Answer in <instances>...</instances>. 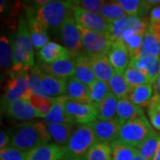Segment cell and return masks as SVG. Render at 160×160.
<instances>
[{
  "instance_id": "1",
  "label": "cell",
  "mask_w": 160,
  "mask_h": 160,
  "mask_svg": "<svg viewBox=\"0 0 160 160\" xmlns=\"http://www.w3.org/2000/svg\"><path fill=\"white\" fill-rule=\"evenodd\" d=\"M10 146L24 152L47 143L52 138L46 122H27L15 126L9 132Z\"/></svg>"
},
{
  "instance_id": "2",
  "label": "cell",
  "mask_w": 160,
  "mask_h": 160,
  "mask_svg": "<svg viewBox=\"0 0 160 160\" xmlns=\"http://www.w3.org/2000/svg\"><path fill=\"white\" fill-rule=\"evenodd\" d=\"M33 47L27 20L22 15L18 20L17 31L12 40L13 59L11 69L29 70L35 67Z\"/></svg>"
},
{
  "instance_id": "3",
  "label": "cell",
  "mask_w": 160,
  "mask_h": 160,
  "mask_svg": "<svg viewBox=\"0 0 160 160\" xmlns=\"http://www.w3.org/2000/svg\"><path fill=\"white\" fill-rule=\"evenodd\" d=\"M31 11L46 29L53 31L60 30L66 18L73 11L72 1H49L44 6L30 7Z\"/></svg>"
},
{
  "instance_id": "4",
  "label": "cell",
  "mask_w": 160,
  "mask_h": 160,
  "mask_svg": "<svg viewBox=\"0 0 160 160\" xmlns=\"http://www.w3.org/2000/svg\"><path fill=\"white\" fill-rule=\"evenodd\" d=\"M91 125H78L76 127L64 149V158L84 160L87 152L97 143Z\"/></svg>"
},
{
  "instance_id": "5",
  "label": "cell",
  "mask_w": 160,
  "mask_h": 160,
  "mask_svg": "<svg viewBox=\"0 0 160 160\" xmlns=\"http://www.w3.org/2000/svg\"><path fill=\"white\" fill-rule=\"evenodd\" d=\"M32 96L29 86V70H13L8 72L4 94L1 100L2 110L12 102L19 99L29 100Z\"/></svg>"
},
{
  "instance_id": "6",
  "label": "cell",
  "mask_w": 160,
  "mask_h": 160,
  "mask_svg": "<svg viewBox=\"0 0 160 160\" xmlns=\"http://www.w3.org/2000/svg\"><path fill=\"white\" fill-rule=\"evenodd\" d=\"M152 131V126L147 118L142 116L123 124L120 127L117 140L132 147L138 148Z\"/></svg>"
},
{
  "instance_id": "7",
  "label": "cell",
  "mask_w": 160,
  "mask_h": 160,
  "mask_svg": "<svg viewBox=\"0 0 160 160\" xmlns=\"http://www.w3.org/2000/svg\"><path fill=\"white\" fill-rule=\"evenodd\" d=\"M79 27L82 35L83 49L90 56L107 55L109 53L113 41L107 33H97Z\"/></svg>"
},
{
  "instance_id": "8",
  "label": "cell",
  "mask_w": 160,
  "mask_h": 160,
  "mask_svg": "<svg viewBox=\"0 0 160 160\" xmlns=\"http://www.w3.org/2000/svg\"><path fill=\"white\" fill-rule=\"evenodd\" d=\"M149 22L145 18L126 15L119 20L109 22V28L108 35L113 42L119 41L122 37L127 32H136L142 33L148 29Z\"/></svg>"
},
{
  "instance_id": "9",
  "label": "cell",
  "mask_w": 160,
  "mask_h": 160,
  "mask_svg": "<svg viewBox=\"0 0 160 160\" xmlns=\"http://www.w3.org/2000/svg\"><path fill=\"white\" fill-rule=\"evenodd\" d=\"M60 33L64 46L73 54L74 57L81 53V50L83 49L82 35L79 27L75 20L73 12H71L66 18L60 29Z\"/></svg>"
},
{
  "instance_id": "10",
  "label": "cell",
  "mask_w": 160,
  "mask_h": 160,
  "mask_svg": "<svg viewBox=\"0 0 160 160\" xmlns=\"http://www.w3.org/2000/svg\"><path fill=\"white\" fill-rule=\"evenodd\" d=\"M65 110L75 123L89 125L98 118V109L91 103H83L69 100L65 102Z\"/></svg>"
},
{
  "instance_id": "11",
  "label": "cell",
  "mask_w": 160,
  "mask_h": 160,
  "mask_svg": "<svg viewBox=\"0 0 160 160\" xmlns=\"http://www.w3.org/2000/svg\"><path fill=\"white\" fill-rule=\"evenodd\" d=\"M72 12L78 26L92 32L108 34L109 22L100 13L91 12L78 7L74 8Z\"/></svg>"
},
{
  "instance_id": "12",
  "label": "cell",
  "mask_w": 160,
  "mask_h": 160,
  "mask_svg": "<svg viewBox=\"0 0 160 160\" xmlns=\"http://www.w3.org/2000/svg\"><path fill=\"white\" fill-rule=\"evenodd\" d=\"M98 142L111 143L117 141L122 126L118 118L111 120H94L90 124Z\"/></svg>"
},
{
  "instance_id": "13",
  "label": "cell",
  "mask_w": 160,
  "mask_h": 160,
  "mask_svg": "<svg viewBox=\"0 0 160 160\" xmlns=\"http://www.w3.org/2000/svg\"><path fill=\"white\" fill-rule=\"evenodd\" d=\"M25 17L28 22L29 35L35 49H42L49 43V36L46 27L35 17L29 6L25 7Z\"/></svg>"
},
{
  "instance_id": "14",
  "label": "cell",
  "mask_w": 160,
  "mask_h": 160,
  "mask_svg": "<svg viewBox=\"0 0 160 160\" xmlns=\"http://www.w3.org/2000/svg\"><path fill=\"white\" fill-rule=\"evenodd\" d=\"M38 66L46 74L61 79L68 80L74 76L75 58L63 59L48 64L40 63Z\"/></svg>"
},
{
  "instance_id": "15",
  "label": "cell",
  "mask_w": 160,
  "mask_h": 160,
  "mask_svg": "<svg viewBox=\"0 0 160 160\" xmlns=\"http://www.w3.org/2000/svg\"><path fill=\"white\" fill-rule=\"evenodd\" d=\"M3 111L12 118L20 121H28L38 118V113L29 100L25 99H19L12 102Z\"/></svg>"
},
{
  "instance_id": "16",
  "label": "cell",
  "mask_w": 160,
  "mask_h": 160,
  "mask_svg": "<svg viewBox=\"0 0 160 160\" xmlns=\"http://www.w3.org/2000/svg\"><path fill=\"white\" fill-rule=\"evenodd\" d=\"M108 57L115 71L120 74H124L131 63V55L121 41L113 43L108 53Z\"/></svg>"
},
{
  "instance_id": "17",
  "label": "cell",
  "mask_w": 160,
  "mask_h": 160,
  "mask_svg": "<svg viewBox=\"0 0 160 160\" xmlns=\"http://www.w3.org/2000/svg\"><path fill=\"white\" fill-rule=\"evenodd\" d=\"M75 78L87 86H91L96 80L92 69L91 57L86 52L79 53L75 57Z\"/></svg>"
},
{
  "instance_id": "18",
  "label": "cell",
  "mask_w": 160,
  "mask_h": 160,
  "mask_svg": "<svg viewBox=\"0 0 160 160\" xmlns=\"http://www.w3.org/2000/svg\"><path fill=\"white\" fill-rule=\"evenodd\" d=\"M38 56L41 63H52L63 60L75 58L73 54L64 46L54 42H49L46 46L38 52Z\"/></svg>"
},
{
  "instance_id": "19",
  "label": "cell",
  "mask_w": 160,
  "mask_h": 160,
  "mask_svg": "<svg viewBox=\"0 0 160 160\" xmlns=\"http://www.w3.org/2000/svg\"><path fill=\"white\" fill-rule=\"evenodd\" d=\"M64 149L55 143H47L27 152L26 160H62Z\"/></svg>"
},
{
  "instance_id": "20",
  "label": "cell",
  "mask_w": 160,
  "mask_h": 160,
  "mask_svg": "<svg viewBox=\"0 0 160 160\" xmlns=\"http://www.w3.org/2000/svg\"><path fill=\"white\" fill-rule=\"evenodd\" d=\"M66 84L67 80L54 78L43 70L41 71V88L46 97L55 99L66 95Z\"/></svg>"
},
{
  "instance_id": "21",
  "label": "cell",
  "mask_w": 160,
  "mask_h": 160,
  "mask_svg": "<svg viewBox=\"0 0 160 160\" xmlns=\"http://www.w3.org/2000/svg\"><path fill=\"white\" fill-rule=\"evenodd\" d=\"M68 96L63 95L61 97L55 98L54 102L49 113L44 118L46 124H65V125H74L73 119L67 114L65 110V102Z\"/></svg>"
},
{
  "instance_id": "22",
  "label": "cell",
  "mask_w": 160,
  "mask_h": 160,
  "mask_svg": "<svg viewBox=\"0 0 160 160\" xmlns=\"http://www.w3.org/2000/svg\"><path fill=\"white\" fill-rule=\"evenodd\" d=\"M90 57H91L92 69L95 76V78L100 81L108 83L117 73L112 65L109 62L108 54L90 56Z\"/></svg>"
},
{
  "instance_id": "23",
  "label": "cell",
  "mask_w": 160,
  "mask_h": 160,
  "mask_svg": "<svg viewBox=\"0 0 160 160\" xmlns=\"http://www.w3.org/2000/svg\"><path fill=\"white\" fill-rule=\"evenodd\" d=\"M130 65L149 76L156 82L160 74V59L155 56H142L132 59Z\"/></svg>"
},
{
  "instance_id": "24",
  "label": "cell",
  "mask_w": 160,
  "mask_h": 160,
  "mask_svg": "<svg viewBox=\"0 0 160 160\" xmlns=\"http://www.w3.org/2000/svg\"><path fill=\"white\" fill-rule=\"evenodd\" d=\"M144 116V110L142 107L135 105L130 102L127 98L118 100V109H117V118L121 124H125L131 120L136 119Z\"/></svg>"
},
{
  "instance_id": "25",
  "label": "cell",
  "mask_w": 160,
  "mask_h": 160,
  "mask_svg": "<svg viewBox=\"0 0 160 160\" xmlns=\"http://www.w3.org/2000/svg\"><path fill=\"white\" fill-rule=\"evenodd\" d=\"M66 95L69 100L83 103H90L89 86H87L74 77L67 80Z\"/></svg>"
},
{
  "instance_id": "26",
  "label": "cell",
  "mask_w": 160,
  "mask_h": 160,
  "mask_svg": "<svg viewBox=\"0 0 160 160\" xmlns=\"http://www.w3.org/2000/svg\"><path fill=\"white\" fill-rule=\"evenodd\" d=\"M118 4L127 15L143 18L153 6L149 0H118Z\"/></svg>"
},
{
  "instance_id": "27",
  "label": "cell",
  "mask_w": 160,
  "mask_h": 160,
  "mask_svg": "<svg viewBox=\"0 0 160 160\" xmlns=\"http://www.w3.org/2000/svg\"><path fill=\"white\" fill-rule=\"evenodd\" d=\"M154 94L155 90L153 85H144V86L132 88L127 99L140 107L142 106L148 107Z\"/></svg>"
},
{
  "instance_id": "28",
  "label": "cell",
  "mask_w": 160,
  "mask_h": 160,
  "mask_svg": "<svg viewBox=\"0 0 160 160\" xmlns=\"http://www.w3.org/2000/svg\"><path fill=\"white\" fill-rule=\"evenodd\" d=\"M46 126L52 140L55 144L62 148H64L67 145L69 138L73 132V126L65 124H46Z\"/></svg>"
},
{
  "instance_id": "29",
  "label": "cell",
  "mask_w": 160,
  "mask_h": 160,
  "mask_svg": "<svg viewBox=\"0 0 160 160\" xmlns=\"http://www.w3.org/2000/svg\"><path fill=\"white\" fill-rule=\"evenodd\" d=\"M160 145V133L152 131L137 148L138 153L145 160H152Z\"/></svg>"
},
{
  "instance_id": "30",
  "label": "cell",
  "mask_w": 160,
  "mask_h": 160,
  "mask_svg": "<svg viewBox=\"0 0 160 160\" xmlns=\"http://www.w3.org/2000/svg\"><path fill=\"white\" fill-rule=\"evenodd\" d=\"M118 103V99L111 92H109L98 109L97 119L111 120L116 118Z\"/></svg>"
},
{
  "instance_id": "31",
  "label": "cell",
  "mask_w": 160,
  "mask_h": 160,
  "mask_svg": "<svg viewBox=\"0 0 160 160\" xmlns=\"http://www.w3.org/2000/svg\"><path fill=\"white\" fill-rule=\"evenodd\" d=\"M144 34L136 32H127L119 40L128 50L132 59L139 57L141 48L142 46Z\"/></svg>"
},
{
  "instance_id": "32",
  "label": "cell",
  "mask_w": 160,
  "mask_h": 160,
  "mask_svg": "<svg viewBox=\"0 0 160 160\" xmlns=\"http://www.w3.org/2000/svg\"><path fill=\"white\" fill-rule=\"evenodd\" d=\"M109 90L107 82L95 80L91 86H89V101L96 109H99L101 103L108 95Z\"/></svg>"
},
{
  "instance_id": "33",
  "label": "cell",
  "mask_w": 160,
  "mask_h": 160,
  "mask_svg": "<svg viewBox=\"0 0 160 160\" xmlns=\"http://www.w3.org/2000/svg\"><path fill=\"white\" fill-rule=\"evenodd\" d=\"M109 90L118 100L128 97L132 87L127 83L124 74L116 73L114 77L108 82Z\"/></svg>"
},
{
  "instance_id": "34",
  "label": "cell",
  "mask_w": 160,
  "mask_h": 160,
  "mask_svg": "<svg viewBox=\"0 0 160 160\" xmlns=\"http://www.w3.org/2000/svg\"><path fill=\"white\" fill-rule=\"evenodd\" d=\"M142 56L160 57V40L158 39L148 29L144 33L142 46L139 57Z\"/></svg>"
},
{
  "instance_id": "35",
  "label": "cell",
  "mask_w": 160,
  "mask_h": 160,
  "mask_svg": "<svg viewBox=\"0 0 160 160\" xmlns=\"http://www.w3.org/2000/svg\"><path fill=\"white\" fill-rule=\"evenodd\" d=\"M124 77L132 88L144 85H154L155 83L149 76L144 74L143 72L131 65L124 72Z\"/></svg>"
},
{
  "instance_id": "36",
  "label": "cell",
  "mask_w": 160,
  "mask_h": 160,
  "mask_svg": "<svg viewBox=\"0 0 160 160\" xmlns=\"http://www.w3.org/2000/svg\"><path fill=\"white\" fill-rule=\"evenodd\" d=\"M110 145L112 149V160H134L138 153L137 148L125 144L118 140Z\"/></svg>"
},
{
  "instance_id": "37",
  "label": "cell",
  "mask_w": 160,
  "mask_h": 160,
  "mask_svg": "<svg viewBox=\"0 0 160 160\" xmlns=\"http://www.w3.org/2000/svg\"><path fill=\"white\" fill-rule=\"evenodd\" d=\"M12 42H10L5 34L0 38V65L4 69H10L12 67ZM8 71V72H9Z\"/></svg>"
},
{
  "instance_id": "38",
  "label": "cell",
  "mask_w": 160,
  "mask_h": 160,
  "mask_svg": "<svg viewBox=\"0 0 160 160\" xmlns=\"http://www.w3.org/2000/svg\"><path fill=\"white\" fill-rule=\"evenodd\" d=\"M84 160H112V149L109 143L97 142L87 152Z\"/></svg>"
},
{
  "instance_id": "39",
  "label": "cell",
  "mask_w": 160,
  "mask_h": 160,
  "mask_svg": "<svg viewBox=\"0 0 160 160\" xmlns=\"http://www.w3.org/2000/svg\"><path fill=\"white\" fill-rule=\"evenodd\" d=\"M100 14L109 22H116L127 15L126 12L118 4V1H105Z\"/></svg>"
},
{
  "instance_id": "40",
  "label": "cell",
  "mask_w": 160,
  "mask_h": 160,
  "mask_svg": "<svg viewBox=\"0 0 160 160\" xmlns=\"http://www.w3.org/2000/svg\"><path fill=\"white\" fill-rule=\"evenodd\" d=\"M29 102L36 109L38 113V118H45L46 115L51 110L54 102V99L42 97L39 95H32L29 99Z\"/></svg>"
},
{
  "instance_id": "41",
  "label": "cell",
  "mask_w": 160,
  "mask_h": 160,
  "mask_svg": "<svg viewBox=\"0 0 160 160\" xmlns=\"http://www.w3.org/2000/svg\"><path fill=\"white\" fill-rule=\"evenodd\" d=\"M41 71L42 70L39 66H35L29 69V86L32 95H39L42 97H46L41 88Z\"/></svg>"
},
{
  "instance_id": "42",
  "label": "cell",
  "mask_w": 160,
  "mask_h": 160,
  "mask_svg": "<svg viewBox=\"0 0 160 160\" xmlns=\"http://www.w3.org/2000/svg\"><path fill=\"white\" fill-rule=\"evenodd\" d=\"M147 112L150 125L160 131V95L155 93L148 106Z\"/></svg>"
},
{
  "instance_id": "43",
  "label": "cell",
  "mask_w": 160,
  "mask_h": 160,
  "mask_svg": "<svg viewBox=\"0 0 160 160\" xmlns=\"http://www.w3.org/2000/svg\"><path fill=\"white\" fill-rule=\"evenodd\" d=\"M104 3L105 1L102 0H76L72 1V6L73 9L78 7L91 12L100 13Z\"/></svg>"
},
{
  "instance_id": "44",
  "label": "cell",
  "mask_w": 160,
  "mask_h": 160,
  "mask_svg": "<svg viewBox=\"0 0 160 160\" xmlns=\"http://www.w3.org/2000/svg\"><path fill=\"white\" fill-rule=\"evenodd\" d=\"M27 152L9 146L0 150V160H26Z\"/></svg>"
},
{
  "instance_id": "45",
  "label": "cell",
  "mask_w": 160,
  "mask_h": 160,
  "mask_svg": "<svg viewBox=\"0 0 160 160\" xmlns=\"http://www.w3.org/2000/svg\"><path fill=\"white\" fill-rule=\"evenodd\" d=\"M11 143V138L9 134L5 131H1L0 132V149H6L10 146Z\"/></svg>"
},
{
  "instance_id": "46",
  "label": "cell",
  "mask_w": 160,
  "mask_h": 160,
  "mask_svg": "<svg viewBox=\"0 0 160 160\" xmlns=\"http://www.w3.org/2000/svg\"><path fill=\"white\" fill-rule=\"evenodd\" d=\"M148 29L160 40V22H149Z\"/></svg>"
},
{
  "instance_id": "47",
  "label": "cell",
  "mask_w": 160,
  "mask_h": 160,
  "mask_svg": "<svg viewBox=\"0 0 160 160\" xmlns=\"http://www.w3.org/2000/svg\"><path fill=\"white\" fill-rule=\"evenodd\" d=\"M149 22H160V6L151 9Z\"/></svg>"
},
{
  "instance_id": "48",
  "label": "cell",
  "mask_w": 160,
  "mask_h": 160,
  "mask_svg": "<svg viewBox=\"0 0 160 160\" xmlns=\"http://www.w3.org/2000/svg\"><path fill=\"white\" fill-rule=\"evenodd\" d=\"M154 90H155V93L158 94L160 95V74L158 76V78H157L156 82L154 83Z\"/></svg>"
},
{
  "instance_id": "49",
  "label": "cell",
  "mask_w": 160,
  "mask_h": 160,
  "mask_svg": "<svg viewBox=\"0 0 160 160\" xmlns=\"http://www.w3.org/2000/svg\"><path fill=\"white\" fill-rule=\"evenodd\" d=\"M152 160H160V145L159 148L158 149V151H157V153H156V155H155V157L153 158Z\"/></svg>"
},
{
  "instance_id": "50",
  "label": "cell",
  "mask_w": 160,
  "mask_h": 160,
  "mask_svg": "<svg viewBox=\"0 0 160 160\" xmlns=\"http://www.w3.org/2000/svg\"><path fill=\"white\" fill-rule=\"evenodd\" d=\"M134 160H145V159H143L140 156V154H139V153H137V154H136V156H135V158H134Z\"/></svg>"
},
{
  "instance_id": "51",
  "label": "cell",
  "mask_w": 160,
  "mask_h": 160,
  "mask_svg": "<svg viewBox=\"0 0 160 160\" xmlns=\"http://www.w3.org/2000/svg\"><path fill=\"white\" fill-rule=\"evenodd\" d=\"M63 160H82V159H76V158H74V159H68V158H63Z\"/></svg>"
},
{
  "instance_id": "52",
  "label": "cell",
  "mask_w": 160,
  "mask_h": 160,
  "mask_svg": "<svg viewBox=\"0 0 160 160\" xmlns=\"http://www.w3.org/2000/svg\"><path fill=\"white\" fill-rule=\"evenodd\" d=\"M159 59H160V57H159Z\"/></svg>"
},
{
  "instance_id": "53",
  "label": "cell",
  "mask_w": 160,
  "mask_h": 160,
  "mask_svg": "<svg viewBox=\"0 0 160 160\" xmlns=\"http://www.w3.org/2000/svg\"><path fill=\"white\" fill-rule=\"evenodd\" d=\"M62 160H63V159H62Z\"/></svg>"
}]
</instances>
